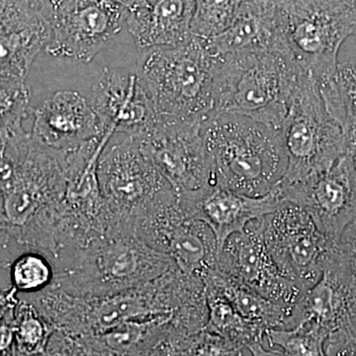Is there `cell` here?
<instances>
[{
    "mask_svg": "<svg viewBox=\"0 0 356 356\" xmlns=\"http://www.w3.org/2000/svg\"><path fill=\"white\" fill-rule=\"evenodd\" d=\"M201 133L218 185L250 197L280 186L287 159L278 129L243 115L214 112L202 122Z\"/></svg>",
    "mask_w": 356,
    "mask_h": 356,
    "instance_id": "3957f363",
    "label": "cell"
},
{
    "mask_svg": "<svg viewBox=\"0 0 356 356\" xmlns=\"http://www.w3.org/2000/svg\"><path fill=\"white\" fill-rule=\"evenodd\" d=\"M51 287L81 297H102L142 286L175 267L122 224L89 238L81 247L53 261Z\"/></svg>",
    "mask_w": 356,
    "mask_h": 356,
    "instance_id": "6da1fadb",
    "label": "cell"
},
{
    "mask_svg": "<svg viewBox=\"0 0 356 356\" xmlns=\"http://www.w3.org/2000/svg\"><path fill=\"white\" fill-rule=\"evenodd\" d=\"M310 323L329 337L356 334V278L337 247L325 259L316 284L301 293L284 330Z\"/></svg>",
    "mask_w": 356,
    "mask_h": 356,
    "instance_id": "5bb4252c",
    "label": "cell"
},
{
    "mask_svg": "<svg viewBox=\"0 0 356 356\" xmlns=\"http://www.w3.org/2000/svg\"><path fill=\"white\" fill-rule=\"evenodd\" d=\"M248 350L252 356H288L283 351L267 350L264 348L262 343H257L248 346Z\"/></svg>",
    "mask_w": 356,
    "mask_h": 356,
    "instance_id": "74e56055",
    "label": "cell"
},
{
    "mask_svg": "<svg viewBox=\"0 0 356 356\" xmlns=\"http://www.w3.org/2000/svg\"><path fill=\"white\" fill-rule=\"evenodd\" d=\"M278 130L287 159L286 172L278 187L325 172L344 154H351L341 128L325 108L318 83L310 76L302 81Z\"/></svg>",
    "mask_w": 356,
    "mask_h": 356,
    "instance_id": "52a82bcc",
    "label": "cell"
},
{
    "mask_svg": "<svg viewBox=\"0 0 356 356\" xmlns=\"http://www.w3.org/2000/svg\"><path fill=\"white\" fill-rule=\"evenodd\" d=\"M202 122L161 118L144 136L140 146L177 197L218 185L216 170L201 133Z\"/></svg>",
    "mask_w": 356,
    "mask_h": 356,
    "instance_id": "9c48e42d",
    "label": "cell"
},
{
    "mask_svg": "<svg viewBox=\"0 0 356 356\" xmlns=\"http://www.w3.org/2000/svg\"><path fill=\"white\" fill-rule=\"evenodd\" d=\"M37 1L41 2V3L46 4V6H51V0H37Z\"/></svg>",
    "mask_w": 356,
    "mask_h": 356,
    "instance_id": "60d3db41",
    "label": "cell"
},
{
    "mask_svg": "<svg viewBox=\"0 0 356 356\" xmlns=\"http://www.w3.org/2000/svg\"><path fill=\"white\" fill-rule=\"evenodd\" d=\"M194 0H144L125 10V24L138 48L177 47L192 37Z\"/></svg>",
    "mask_w": 356,
    "mask_h": 356,
    "instance_id": "ffe728a7",
    "label": "cell"
},
{
    "mask_svg": "<svg viewBox=\"0 0 356 356\" xmlns=\"http://www.w3.org/2000/svg\"><path fill=\"white\" fill-rule=\"evenodd\" d=\"M105 132L140 137L159 120L153 102L138 74L103 70L93 88L92 102Z\"/></svg>",
    "mask_w": 356,
    "mask_h": 356,
    "instance_id": "2e32d148",
    "label": "cell"
},
{
    "mask_svg": "<svg viewBox=\"0 0 356 356\" xmlns=\"http://www.w3.org/2000/svg\"><path fill=\"white\" fill-rule=\"evenodd\" d=\"M325 350L327 356H356V334L351 337H327Z\"/></svg>",
    "mask_w": 356,
    "mask_h": 356,
    "instance_id": "836d02e7",
    "label": "cell"
},
{
    "mask_svg": "<svg viewBox=\"0 0 356 356\" xmlns=\"http://www.w3.org/2000/svg\"><path fill=\"white\" fill-rule=\"evenodd\" d=\"M337 247L356 278V221L346 229Z\"/></svg>",
    "mask_w": 356,
    "mask_h": 356,
    "instance_id": "d6a6232c",
    "label": "cell"
},
{
    "mask_svg": "<svg viewBox=\"0 0 356 356\" xmlns=\"http://www.w3.org/2000/svg\"><path fill=\"white\" fill-rule=\"evenodd\" d=\"M243 0H194L191 33L210 39L224 31L235 19Z\"/></svg>",
    "mask_w": 356,
    "mask_h": 356,
    "instance_id": "f1b7e54d",
    "label": "cell"
},
{
    "mask_svg": "<svg viewBox=\"0 0 356 356\" xmlns=\"http://www.w3.org/2000/svg\"><path fill=\"white\" fill-rule=\"evenodd\" d=\"M25 300L54 327L70 337L93 336L115 327L172 316L185 299L184 281L173 267L142 286L102 297H81L50 287Z\"/></svg>",
    "mask_w": 356,
    "mask_h": 356,
    "instance_id": "7a4b0ae2",
    "label": "cell"
},
{
    "mask_svg": "<svg viewBox=\"0 0 356 356\" xmlns=\"http://www.w3.org/2000/svg\"><path fill=\"white\" fill-rule=\"evenodd\" d=\"M134 231L143 242L168 255L184 273L202 278L216 264L219 248L214 234L205 222L189 217L177 197L136 218Z\"/></svg>",
    "mask_w": 356,
    "mask_h": 356,
    "instance_id": "8fae6325",
    "label": "cell"
},
{
    "mask_svg": "<svg viewBox=\"0 0 356 356\" xmlns=\"http://www.w3.org/2000/svg\"><path fill=\"white\" fill-rule=\"evenodd\" d=\"M51 6L25 0L0 31V79L25 81L35 58L51 39Z\"/></svg>",
    "mask_w": 356,
    "mask_h": 356,
    "instance_id": "d6986e66",
    "label": "cell"
},
{
    "mask_svg": "<svg viewBox=\"0 0 356 356\" xmlns=\"http://www.w3.org/2000/svg\"><path fill=\"white\" fill-rule=\"evenodd\" d=\"M261 227L267 250L280 273L302 292L316 284L337 243L318 231L303 208L286 201L261 218Z\"/></svg>",
    "mask_w": 356,
    "mask_h": 356,
    "instance_id": "30bf717a",
    "label": "cell"
},
{
    "mask_svg": "<svg viewBox=\"0 0 356 356\" xmlns=\"http://www.w3.org/2000/svg\"><path fill=\"white\" fill-rule=\"evenodd\" d=\"M278 31L300 69L318 83L334 74L356 21L343 0H274Z\"/></svg>",
    "mask_w": 356,
    "mask_h": 356,
    "instance_id": "8992f818",
    "label": "cell"
},
{
    "mask_svg": "<svg viewBox=\"0 0 356 356\" xmlns=\"http://www.w3.org/2000/svg\"><path fill=\"white\" fill-rule=\"evenodd\" d=\"M34 116L33 138L56 151H76L111 135L105 132L91 102L76 91L56 92L35 109Z\"/></svg>",
    "mask_w": 356,
    "mask_h": 356,
    "instance_id": "e0dca14e",
    "label": "cell"
},
{
    "mask_svg": "<svg viewBox=\"0 0 356 356\" xmlns=\"http://www.w3.org/2000/svg\"><path fill=\"white\" fill-rule=\"evenodd\" d=\"M19 302L18 293L13 286L7 289L0 290V318L6 313L9 309L14 308Z\"/></svg>",
    "mask_w": 356,
    "mask_h": 356,
    "instance_id": "d590c367",
    "label": "cell"
},
{
    "mask_svg": "<svg viewBox=\"0 0 356 356\" xmlns=\"http://www.w3.org/2000/svg\"><path fill=\"white\" fill-rule=\"evenodd\" d=\"M13 243V241L9 238L8 236H6V234L2 233V232L0 231V254L6 252V254L13 261L14 259H13V257H11L8 254V252H11L10 245ZM10 264V262L7 261L6 259H3V257L0 255V268H7V267L9 268Z\"/></svg>",
    "mask_w": 356,
    "mask_h": 356,
    "instance_id": "8d00e7d4",
    "label": "cell"
},
{
    "mask_svg": "<svg viewBox=\"0 0 356 356\" xmlns=\"http://www.w3.org/2000/svg\"><path fill=\"white\" fill-rule=\"evenodd\" d=\"M14 308L9 309L0 318V356H14L17 353Z\"/></svg>",
    "mask_w": 356,
    "mask_h": 356,
    "instance_id": "1f68e13d",
    "label": "cell"
},
{
    "mask_svg": "<svg viewBox=\"0 0 356 356\" xmlns=\"http://www.w3.org/2000/svg\"><path fill=\"white\" fill-rule=\"evenodd\" d=\"M0 208H1V200H0Z\"/></svg>",
    "mask_w": 356,
    "mask_h": 356,
    "instance_id": "ee69618b",
    "label": "cell"
},
{
    "mask_svg": "<svg viewBox=\"0 0 356 356\" xmlns=\"http://www.w3.org/2000/svg\"><path fill=\"white\" fill-rule=\"evenodd\" d=\"M222 57L206 39L147 50L139 76L159 117L203 122L215 111Z\"/></svg>",
    "mask_w": 356,
    "mask_h": 356,
    "instance_id": "5b68a950",
    "label": "cell"
},
{
    "mask_svg": "<svg viewBox=\"0 0 356 356\" xmlns=\"http://www.w3.org/2000/svg\"><path fill=\"white\" fill-rule=\"evenodd\" d=\"M330 116L341 128L346 146L356 154V58L337 65L332 76L318 83Z\"/></svg>",
    "mask_w": 356,
    "mask_h": 356,
    "instance_id": "603a6c76",
    "label": "cell"
},
{
    "mask_svg": "<svg viewBox=\"0 0 356 356\" xmlns=\"http://www.w3.org/2000/svg\"><path fill=\"white\" fill-rule=\"evenodd\" d=\"M16 348L26 355L44 353L56 327L32 303L19 298L14 308Z\"/></svg>",
    "mask_w": 356,
    "mask_h": 356,
    "instance_id": "d4e9b609",
    "label": "cell"
},
{
    "mask_svg": "<svg viewBox=\"0 0 356 356\" xmlns=\"http://www.w3.org/2000/svg\"><path fill=\"white\" fill-rule=\"evenodd\" d=\"M202 280L206 287L219 292L243 318L261 325L266 331L286 327L293 307L280 305L264 298L229 280L215 268L204 274Z\"/></svg>",
    "mask_w": 356,
    "mask_h": 356,
    "instance_id": "7402d4cb",
    "label": "cell"
},
{
    "mask_svg": "<svg viewBox=\"0 0 356 356\" xmlns=\"http://www.w3.org/2000/svg\"><path fill=\"white\" fill-rule=\"evenodd\" d=\"M25 0H0V31L19 11Z\"/></svg>",
    "mask_w": 356,
    "mask_h": 356,
    "instance_id": "e575fe53",
    "label": "cell"
},
{
    "mask_svg": "<svg viewBox=\"0 0 356 356\" xmlns=\"http://www.w3.org/2000/svg\"><path fill=\"white\" fill-rule=\"evenodd\" d=\"M97 177L110 213L117 221L133 226L136 218L177 197L133 136L105 147L98 159Z\"/></svg>",
    "mask_w": 356,
    "mask_h": 356,
    "instance_id": "ba28073f",
    "label": "cell"
},
{
    "mask_svg": "<svg viewBox=\"0 0 356 356\" xmlns=\"http://www.w3.org/2000/svg\"><path fill=\"white\" fill-rule=\"evenodd\" d=\"M191 336L170 323L145 356H184Z\"/></svg>",
    "mask_w": 356,
    "mask_h": 356,
    "instance_id": "4dcf8cb0",
    "label": "cell"
},
{
    "mask_svg": "<svg viewBox=\"0 0 356 356\" xmlns=\"http://www.w3.org/2000/svg\"><path fill=\"white\" fill-rule=\"evenodd\" d=\"M117 3L120 4L122 7H123L125 10H128V9L132 8V7L138 6V4L140 3V2L144 1V0H114Z\"/></svg>",
    "mask_w": 356,
    "mask_h": 356,
    "instance_id": "f35d334b",
    "label": "cell"
},
{
    "mask_svg": "<svg viewBox=\"0 0 356 356\" xmlns=\"http://www.w3.org/2000/svg\"><path fill=\"white\" fill-rule=\"evenodd\" d=\"M264 1H274V0H264Z\"/></svg>",
    "mask_w": 356,
    "mask_h": 356,
    "instance_id": "b9f144b4",
    "label": "cell"
},
{
    "mask_svg": "<svg viewBox=\"0 0 356 356\" xmlns=\"http://www.w3.org/2000/svg\"><path fill=\"white\" fill-rule=\"evenodd\" d=\"M355 166H356V154H355Z\"/></svg>",
    "mask_w": 356,
    "mask_h": 356,
    "instance_id": "7bdbcfd3",
    "label": "cell"
},
{
    "mask_svg": "<svg viewBox=\"0 0 356 356\" xmlns=\"http://www.w3.org/2000/svg\"><path fill=\"white\" fill-rule=\"evenodd\" d=\"M215 269L264 298L294 307L301 290L280 273L264 243L261 218L229 236L218 254Z\"/></svg>",
    "mask_w": 356,
    "mask_h": 356,
    "instance_id": "9a60e30c",
    "label": "cell"
},
{
    "mask_svg": "<svg viewBox=\"0 0 356 356\" xmlns=\"http://www.w3.org/2000/svg\"><path fill=\"white\" fill-rule=\"evenodd\" d=\"M11 286L18 295H34L48 289L55 280V267L51 259L38 250H27L11 262Z\"/></svg>",
    "mask_w": 356,
    "mask_h": 356,
    "instance_id": "484cf974",
    "label": "cell"
},
{
    "mask_svg": "<svg viewBox=\"0 0 356 356\" xmlns=\"http://www.w3.org/2000/svg\"><path fill=\"white\" fill-rule=\"evenodd\" d=\"M206 41L211 50L220 56L270 48L282 42L276 22L275 6L264 0H243L231 24Z\"/></svg>",
    "mask_w": 356,
    "mask_h": 356,
    "instance_id": "44dd1931",
    "label": "cell"
},
{
    "mask_svg": "<svg viewBox=\"0 0 356 356\" xmlns=\"http://www.w3.org/2000/svg\"><path fill=\"white\" fill-rule=\"evenodd\" d=\"M346 6L350 8L351 13H353V16H355V19L356 21V0H343ZM356 36V33H355Z\"/></svg>",
    "mask_w": 356,
    "mask_h": 356,
    "instance_id": "ab89813d",
    "label": "cell"
},
{
    "mask_svg": "<svg viewBox=\"0 0 356 356\" xmlns=\"http://www.w3.org/2000/svg\"><path fill=\"white\" fill-rule=\"evenodd\" d=\"M355 156L344 154L325 172L278 187L281 200L303 208L318 231L334 243L356 221Z\"/></svg>",
    "mask_w": 356,
    "mask_h": 356,
    "instance_id": "4fadbf2b",
    "label": "cell"
},
{
    "mask_svg": "<svg viewBox=\"0 0 356 356\" xmlns=\"http://www.w3.org/2000/svg\"><path fill=\"white\" fill-rule=\"evenodd\" d=\"M49 55L89 63L121 31L125 9L114 0H51Z\"/></svg>",
    "mask_w": 356,
    "mask_h": 356,
    "instance_id": "7c38bea8",
    "label": "cell"
},
{
    "mask_svg": "<svg viewBox=\"0 0 356 356\" xmlns=\"http://www.w3.org/2000/svg\"><path fill=\"white\" fill-rule=\"evenodd\" d=\"M243 348L205 331L189 337L184 356H243Z\"/></svg>",
    "mask_w": 356,
    "mask_h": 356,
    "instance_id": "f546056e",
    "label": "cell"
},
{
    "mask_svg": "<svg viewBox=\"0 0 356 356\" xmlns=\"http://www.w3.org/2000/svg\"><path fill=\"white\" fill-rule=\"evenodd\" d=\"M221 57L214 112L243 115L280 129L299 86L309 76L285 44Z\"/></svg>",
    "mask_w": 356,
    "mask_h": 356,
    "instance_id": "277c9868",
    "label": "cell"
},
{
    "mask_svg": "<svg viewBox=\"0 0 356 356\" xmlns=\"http://www.w3.org/2000/svg\"><path fill=\"white\" fill-rule=\"evenodd\" d=\"M208 320L205 331L231 341L242 348L262 343L266 330L243 318L216 290L206 287Z\"/></svg>",
    "mask_w": 356,
    "mask_h": 356,
    "instance_id": "cb8c5ba5",
    "label": "cell"
},
{
    "mask_svg": "<svg viewBox=\"0 0 356 356\" xmlns=\"http://www.w3.org/2000/svg\"><path fill=\"white\" fill-rule=\"evenodd\" d=\"M177 199L189 217L209 227L216 238L219 252L229 236L274 212L282 202L278 187L262 197H250L220 185Z\"/></svg>",
    "mask_w": 356,
    "mask_h": 356,
    "instance_id": "ac0fdd59",
    "label": "cell"
},
{
    "mask_svg": "<svg viewBox=\"0 0 356 356\" xmlns=\"http://www.w3.org/2000/svg\"><path fill=\"white\" fill-rule=\"evenodd\" d=\"M266 337L271 346H278L288 356H327L325 346L329 334L310 323L289 330H267Z\"/></svg>",
    "mask_w": 356,
    "mask_h": 356,
    "instance_id": "4316f807",
    "label": "cell"
},
{
    "mask_svg": "<svg viewBox=\"0 0 356 356\" xmlns=\"http://www.w3.org/2000/svg\"><path fill=\"white\" fill-rule=\"evenodd\" d=\"M30 96L25 81L0 79V140L24 130L22 121L28 116Z\"/></svg>",
    "mask_w": 356,
    "mask_h": 356,
    "instance_id": "83f0119b",
    "label": "cell"
}]
</instances>
